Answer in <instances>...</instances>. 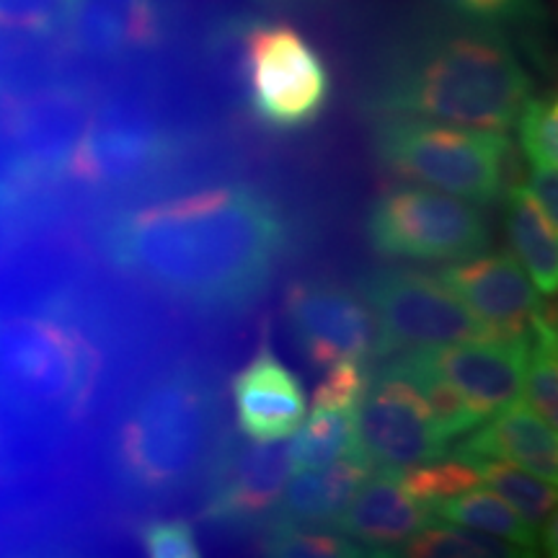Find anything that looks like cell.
Wrapping results in <instances>:
<instances>
[{"label":"cell","mask_w":558,"mask_h":558,"mask_svg":"<svg viewBox=\"0 0 558 558\" xmlns=\"http://www.w3.org/2000/svg\"><path fill=\"white\" fill-rule=\"evenodd\" d=\"M458 456L497 458L535 476L556 484L558 478V439L556 429L527 407L514 399L481 422V427L458 448Z\"/></svg>","instance_id":"obj_19"},{"label":"cell","mask_w":558,"mask_h":558,"mask_svg":"<svg viewBox=\"0 0 558 558\" xmlns=\"http://www.w3.org/2000/svg\"><path fill=\"white\" fill-rule=\"evenodd\" d=\"M81 90L45 88L11 99L3 111L9 171L0 186V205L26 209L65 173V163L90 120Z\"/></svg>","instance_id":"obj_9"},{"label":"cell","mask_w":558,"mask_h":558,"mask_svg":"<svg viewBox=\"0 0 558 558\" xmlns=\"http://www.w3.org/2000/svg\"><path fill=\"white\" fill-rule=\"evenodd\" d=\"M507 233L512 241L514 259L522 264L541 295H556L558 288V241L556 226H550L538 205L522 186L507 194Z\"/></svg>","instance_id":"obj_21"},{"label":"cell","mask_w":558,"mask_h":558,"mask_svg":"<svg viewBox=\"0 0 558 558\" xmlns=\"http://www.w3.org/2000/svg\"><path fill=\"white\" fill-rule=\"evenodd\" d=\"M399 556L409 558H514V556H533L530 550L514 546V543L494 538V535L478 533V530H458L439 525L432 520L422 530H416L411 538L401 546H396Z\"/></svg>","instance_id":"obj_24"},{"label":"cell","mask_w":558,"mask_h":558,"mask_svg":"<svg viewBox=\"0 0 558 558\" xmlns=\"http://www.w3.org/2000/svg\"><path fill=\"white\" fill-rule=\"evenodd\" d=\"M284 318L305 360L331 367L344 360L375 357L378 326L357 292L329 279H305L284 292Z\"/></svg>","instance_id":"obj_12"},{"label":"cell","mask_w":558,"mask_h":558,"mask_svg":"<svg viewBox=\"0 0 558 558\" xmlns=\"http://www.w3.org/2000/svg\"><path fill=\"white\" fill-rule=\"evenodd\" d=\"M369 473L373 465L360 456L339 458L320 469L298 471L288 478V486L277 501L279 514L282 520L300 525H331Z\"/></svg>","instance_id":"obj_20"},{"label":"cell","mask_w":558,"mask_h":558,"mask_svg":"<svg viewBox=\"0 0 558 558\" xmlns=\"http://www.w3.org/2000/svg\"><path fill=\"white\" fill-rule=\"evenodd\" d=\"M427 507L432 520L437 522L478 530V533L514 543V546L530 550L533 556L541 548V527L522 518L518 509L509 507L499 494L471 488V492L456 494V497L429 501Z\"/></svg>","instance_id":"obj_22"},{"label":"cell","mask_w":558,"mask_h":558,"mask_svg":"<svg viewBox=\"0 0 558 558\" xmlns=\"http://www.w3.org/2000/svg\"><path fill=\"white\" fill-rule=\"evenodd\" d=\"M62 29L90 58L122 60L156 50L166 37V11L160 0H70Z\"/></svg>","instance_id":"obj_17"},{"label":"cell","mask_w":558,"mask_h":558,"mask_svg":"<svg viewBox=\"0 0 558 558\" xmlns=\"http://www.w3.org/2000/svg\"><path fill=\"white\" fill-rule=\"evenodd\" d=\"M437 277L499 339L530 337V316L538 303V290L514 254L497 251L469 256V262L450 264Z\"/></svg>","instance_id":"obj_15"},{"label":"cell","mask_w":558,"mask_h":558,"mask_svg":"<svg viewBox=\"0 0 558 558\" xmlns=\"http://www.w3.org/2000/svg\"><path fill=\"white\" fill-rule=\"evenodd\" d=\"M448 439L414 383L386 373L367 383L354 409V452L373 469L399 473L424 460L442 458Z\"/></svg>","instance_id":"obj_10"},{"label":"cell","mask_w":558,"mask_h":558,"mask_svg":"<svg viewBox=\"0 0 558 558\" xmlns=\"http://www.w3.org/2000/svg\"><path fill=\"white\" fill-rule=\"evenodd\" d=\"M19 58V41L5 34V26H0V83L5 81L9 70L13 68V62Z\"/></svg>","instance_id":"obj_35"},{"label":"cell","mask_w":558,"mask_h":558,"mask_svg":"<svg viewBox=\"0 0 558 558\" xmlns=\"http://www.w3.org/2000/svg\"><path fill=\"white\" fill-rule=\"evenodd\" d=\"M290 222L248 184H218L111 215L101 251L124 275L205 313L248 308L288 254Z\"/></svg>","instance_id":"obj_1"},{"label":"cell","mask_w":558,"mask_h":558,"mask_svg":"<svg viewBox=\"0 0 558 558\" xmlns=\"http://www.w3.org/2000/svg\"><path fill=\"white\" fill-rule=\"evenodd\" d=\"M241 86L262 124L298 132L320 120L331 96L324 58L290 24H243Z\"/></svg>","instance_id":"obj_6"},{"label":"cell","mask_w":558,"mask_h":558,"mask_svg":"<svg viewBox=\"0 0 558 558\" xmlns=\"http://www.w3.org/2000/svg\"><path fill=\"white\" fill-rule=\"evenodd\" d=\"M375 117V153L399 177L473 205H486L505 190V166L512 150L505 132L407 114Z\"/></svg>","instance_id":"obj_5"},{"label":"cell","mask_w":558,"mask_h":558,"mask_svg":"<svg viewBox=\"0 0 558 558\" xmlns=\"http://www.w3.org/2000/svg\"><path fill=\"white\" fill-rule=\"evenodd\" d=\"M367 243L383 259L460 262L488 248L492 235L481 209L432 186H390L369 207Z\"/></svg>","instance_id":"obj_7"},{"label":"cell","mask_w":558,"mask_h":558,"mask_svg":"<svg viewBox=\"0 0 558 558\" xmlns=\"http://www.w3.org/2000/svg\"><path fill=\"white\" fill-rule=\"evenodd\" d=\"M367 373L362 360H344L331 365L324 383L313 390V411H354L367 390Z\"/></svg>","instance_id":"obj_30"},{"label":"cell","mask_w":558,"mask_h":558,"mask_svg":"<svg viewBox=\"0 0 558 558\" xmlns=\"http://www.w3.org/2000/svg\"><path fill=\"white\" fill-rule=\"evenodd\" d=\"M522 156L530 169H556L558 166V101L556 94L533 96L522 104L518 122Z\"/></svg>","instance_id":"obj_28"},{"label":"cell","mask_w":558,"mask_h":558,"mask_svg":"<svg viewBox=\"0 0 558 558\" xmlns=\"http://www.w3.org/2000/svg\"><path fill=\"white\" fill-rule=\"evenodd\" d=\"M354 452V411H311L290 442L292 471H311Z\"/></svg>","instance_id":"obj_25"},{"label":"cell","mask_w":558,"mask_h":558,"mask_svg":"<svg viewBox=\"0 0 558 558\" xmlns=\"http://www.w3.org/2000/svg\"><path fill=\"white\" fill-rule=\"evenodd\" d=\"M209 520H256L277 507L292 476L288 439H222L207 469Z\"/></svg>","instance_id":"obj_14"},{"label":"cell","mask_w":558,"mask_h":558,"mask_svg":"<svg viewBox=\"0 0 558 558\" xmlns=\"http://www.w3.org/2000/svg\"><path fill=\"white\" fill-rule=\"evenodd\" d=\"M530 90L533 81L499 26L452 19L407 34L386 54L367 109L507 132Z\"/></svg>","instance_id":"obj_2"},{"label":"cell","mask_w":558,"mask_h":558,"mask_svg":"<svg viewBox=\"0 0 558 558\" xmlns=\"http://www.w3.org/2000/svg\"><path fill=\"white\" fill-rule=\"evenodd\" d=\"M396 478H399V484L407 488L411 497L422 499L424 505L471 492V488H476L481 484L476 465H473V460L465 456L450 460H424V463L399 471Z\"/></svg>","instance_id":"obj_26"},{"label":"cell","mask_w":558,"mask_h":558,"mask_svg":"<svg viewBox=\"0 0 558 558\" xmlns=\"http://www.w3.org/2000/svg\"><path fill=\"white\" fill-rule=\"evenodd\" d=\"M427 522H432L429 507L411 497L393 471H386L362 481L331 527L367 548H390L401 546Z\"/></svg>","instance_id":"obj_18"},{"label":"cell","mask_w":558,"mask_h":558,"mask_svg":"<svg viewBox=\"0 0 558 558\" xmlns=\"http://www.w3.org/2000/svg\"><path fill=\"white\" fill-rule=\"evenodd\" d=\"M471 458V456H465ZM476 465L481 484H486L494 494H499L509 507L535 527L556 514V484L535 476L533 471L520 469V465L507 463L497 458H471Z\"/></svg>","instance_id":"obj_23"},{"label":"cell","mask_w":558,"mask_h":558,"mask_svg":"<svg viewBox=\"0 0 558 558\" xmlns=\"http://www.w3.org/2000/svg\"><path fill=\"white\" fill-rule=\"evenodd\" d=\"M70 0H0V26L29 34H52L65 26Z\"/></svg>","instance_id":"obj_31"},{"label":"cell","mask_w":558,"mask_h":558,"mask_svg":"<svg viewBox=\"0 0 558 558\" xmlns=\"http://www.w3.org/2000/svg\"><path fill=\"white\" fill-rule=\"evenodd\" d=\"M264 548L269 556L282 558H357L365 554L357 541L313 530V525L298 527V522L288 520H282V525H271Z\"/></svg>","instance_id":"obj_29"},{"label":"cell","mask_w":558,"mask_h":558,"mask_svg":"<svg viewBox=\"0 0 558 558\" xmlns=\"http://www.w3.org/2000/svg\"><path fill=\"white\" fill-rule=\"evenodd\" d=\"M530 337L512 341H460L445 347H418L386 362V369H422L450 383L478 411L492 416L522 393Z\"/></svg>","instance_id":"obj_13"},{"label":"cell","mask_w":558,"mask_h":558,"mask_svg":"<svg viewBox=\"0 0 558 558\" xmlns=\"http://www.w3.org/2000/svg\"><path fill=\"white\" fill-rule=\"evenodd\" d=\"M230 388L239 429L256 442L288 439L305 418L308 401L303 386L298 375L275 357L267 333L246 367L233 375Z\"/></svg>","instance_id":"obj_16"},{"label":"cell","mask_w":558,"mask_h":558,"mask_svg":"<svg viewBox=\"0 0 558 558\" xmlns=\"http://www.w3.org/2000/svg\"><path fill=\"white\" fill-rule=\"evenodd\" d=\"M101 352L54 311L0 316V393L32 416L78 418L94 399Z\"/></svg>","instance_id":"obj_4"},{"label":"cell","mask_w":558,"mask_h":558,"mask_svg":"<svg viewBox=\"0 0 558 558\" xmlns=\"http://www.w3.org/2000/svg\"><path fill=\"white\" fill-rule=\"evenodd\" d=\"M527 407L548 427H558V337L530 331V349L522 378Z\"/></svg>","instance_id":"obj_27"},{"label":"cell","mask_w":558,"mask_h":558,"mask_svg":"<svg viewBox=\"0 0 558 558\" xmlns=\"http://www.w3.org/2000/svg\"><path fill=\"white\" fill-rule=\"evenodd\" d=\"M360 295L378 326L375 357L418 347H445L460 341H505L439 277L414 269H380L362 277Z\"/></svg>","instance_id":"obj_8"},{"label":"cell","mask_w":558,"mask_h":558,"mask_svg":"<svg viewBox=\"0 0 558 558\" xmlns=\"http://www.w3.org/2000/svg\"><path fill=\"white\" fill-rule=\"evenodd\" d=\"M427 3L450 13L452 19L492 26L530 19L538 11V0H427Z\"/></svg>","instance_id":"obj_32"},{"label":"cell","mask_w":558,"mask_h":558,"mask_svg":"<svg viewBox=\"0 0 558 558\" xmlns=\"http://www.w3.org/2000/svg\"><path fill=\"white\" fill-rule=\"evenodd\" d=\"M538 205L550 226H558V179L556 169H530L527 184L522 186Z\"/></svg>","instance_id":"obj_34"},{"label":"cell","mask_w":558,"mask_h":558,"mask_svg":"<svg viewBox=\"0 0 558 558\" xmlns=\"http://www.w3.org/2000/svg\"><path fill=\"white\" fill-rule=\"evenodd\" d=\"M220 396L205 369L173 362L132 390L111 435L120 484L140 499H171L209 469L218 452Z\"/></svg>","instance_id":"obj_3"},{"label":"cell","mask_w":558,"mask_h":558,"mask_svg":"<svg viewBox=\"0 0 558 558\" xmlns=\"http://www.w3.org/2000/svg\"><path fill=\"white\" fill-rule=\"evenodd\" d=\"M145 554L153 558H197L199 543L194 527L184 520L148 522L140 533Z\"/></svg>","instance_id":"obj_33"},{"label":"cell","mask_w":558,"mask_h":558,"mask_svg":"<svg viewBox=\"0 0 558 558\" xmlns=\"http://www.w3.org/2000/svg\"><path fill=\"white\" fill-rule=\"evenodd\" d=\"M173 158L177 137L145 114L101 111L90 114L70 153L65 173L90 190H132L169 169Z\"/></svg>","instance_id":"obj_11"}]
</instances>
